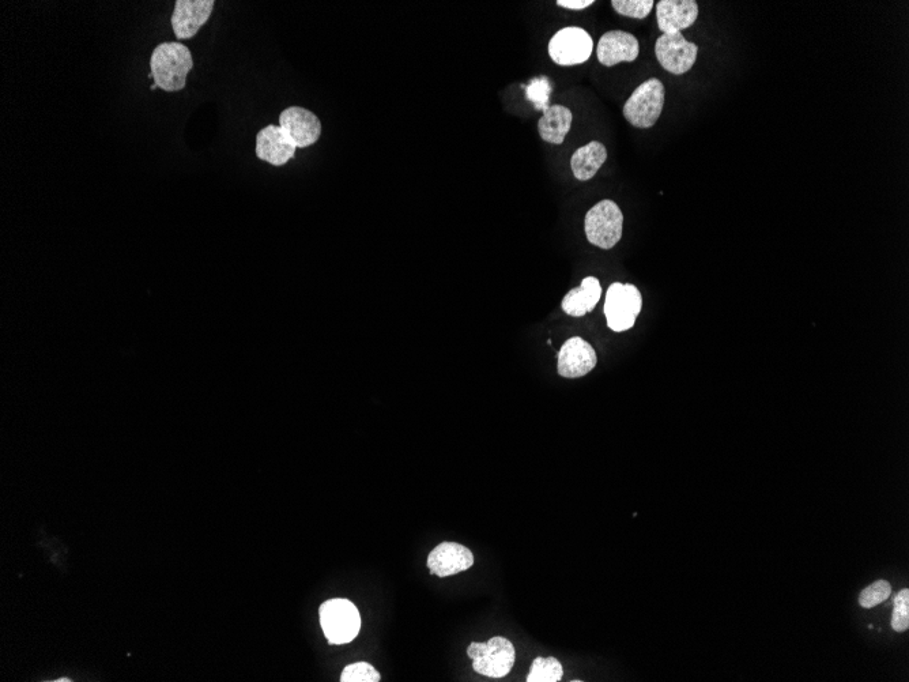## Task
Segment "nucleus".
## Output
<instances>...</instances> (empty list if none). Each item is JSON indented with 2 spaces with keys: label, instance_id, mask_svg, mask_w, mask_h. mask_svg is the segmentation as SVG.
<instances>
[{
  "label": "nucleus",
  "instance_id": "1",
  "mask_svg": "<svg viewBox=\"0 0 909 682\" xmlns=\"http://www.w3.org/2000/svg\"><path fill=\"white\" fill-rule=\"evenodd\" d=\"M194 69L190 48L177 41L158 44L150 56V74L162 92H181L187 85L188 74Z\"/></svg>",
  "mask_w": 909,
  "mask_h": 682
},
{
  "label": "nucleus",
  "instance_id": "2",
  "mask_svg": "<svg viewBox=\"0 0 909 682\" xmlns=\"http://www.w3.org/2000/svg\"><path fill=\"white\" fill-rule=\"evenodd\" d=\"M320 625L328 644H347L357 638L361 617L356 605L347 599L335 598L324 602L319 609Z\"/></svg>",
  "mask_w": 909,
  "mask_h": 682
},
{
  "label": "nucleus",
  "instance_id": "3",
  "mask_svg": "<svg viewBox=\"0 0 909 682\" xmlns=\"http://www.w3.org/2000/svg\"><path fill=\"white\" fill-rule=\"evenodd\" d=\"M584 231L592 246L611 250L620 243L624 231V214L616 202L605 199L588 211Z\"/></svg>",
  "mask_w": 909,
  "mask_h": 682
},
{
  "label": "nucleus",
  "instance_id": "4",
  "mask_svg": "<svg viewBox=\"0 0 909 682\" xmlns=\"http://www.w3.org/2000/svg\"><path fill=\"white\" fill-rule=\"evenodd\" d=\"M665 85L651 78L633 92L624 105L626 122L636 128H651L658 122L665 107Z\"/></svg>",
  "mask_w": 909,
  "mask_h": 682
},
{
  "label": "nucleus",
  "instance_id": "5",
  "mask_svg": "<svg viewBox=\"0 0 909 682\" xmlns=\"http://www.w3.org/2000/svg\"><path fill=\"white\" fill-rule=\"evenodd\" d=\"M467 655L473 659V668L481 676L503 678L515 665V647L508 639L496 636L488 643H471Z\"/></svg>",
  "mask_w": 909,
  "mask_h": 682
},
{
  "label": "nucleus",
  "instance_id": "6",
  "mask_svg": "<svg viewBox=\"0 0 909 682\" xmlns=\"http://www.w3.org/2000/svg\"><path fill=\"white\" fill-rule=\"evenodd\" d=\"M641 308L643 297L635 285L614 282L607 289L605 301L607 326L616 333L632 329Z\"/></svg>",
  "mask_w": 909,
  "mask_h": 682
},
{
  "label": "nucleus",
  "instance_id": "7",
  "mask_svg": "<svg viewBox=\"0 0 909 682\" xmlns=\"http://www.w3.org/2000/svg\"><path fill=\"white\" fill-rule=\"evenodd\" d=\"M594 51V41L586 29L568 26L558 30L549 43V55L558 66L586 63Z\"/></svg>",
  "mask_w": 909,
  "mask_h": 682
},
{
  "label": "nucleus",
  "instance_id": "8",
  "mask_svg": "<svg viewBox=\"0 0 909 682\" xmlns=\"http://www.w3.org/2000/svg\"><path fill=\"white\" fill-rule=\"evenodd\" d=\"M655 55L660 66L674 75L692 70L699 55V47L686 40L682 33L662 35L656 40Z\"/></svg>",
  "mask_w": 909,
  "mask_h": 682
},
{
  "label": "nucleus",
  "instance_id": "9",
  "mask_svg": "<svg viewBox=\"0 0 909 682\" xmlns=\"http://www.w3.org/2000/svg\"><path fill=\"white\" fill-rule=\"evenodd\" d=\"M279 126L297 149H307L322 137V122L303 107H289L279 115Z\"/></svg>",
  "mask_w": 909,
  "mask_h": 682
},
{
  "label": "nucleus",
  "instance_id": "10",
  "mask_svg": "<svg viewBox=\"0 0 909 682\" xmlns=\"http://www.w3.org/2000/svg\"><path fill=\"white\" fill-rule=\"evenodd\" d=\"M214 0H177L171 24L177 40H190L210 20Z\"/></svg>",
  "mask_w": 909,
  "mask_h": 682
},
{
  "label": "nucleus",
  "instance_id": "11",
  "mask_svg": "<svg viewBox=\"0 0 909 682\" xmlns=\"http://www.w3.org/2000/svg\"><path fill=\"white\" fill-rule=\"evenodd\" d=\"M597 364V352L580 337L568 339L558 353V375L563 378H582L597 367Z\"/></svg>",
  "mask_w": 909,
  "mask_h": 682
},
{
  "label": "nucleus",
  "instance_id": "12",
  "mask_svg": "<svg viewBox=\"0 0 909 682\" xmlns=\"http://www.w3.org/2000/svg\"><path fill=\"white\" fill-rule=\"evenodd\" d=\"M296 150L279 124H269L256 135V157L260 161L269 162L273 167H284L296 156Z\"/></svg>",
  "mask_w": 909,
  "mask_h": 682
},
{
  "label": "nucleus",
  "instance_id": "13",
  "mask_svg": "<svg viewBox=\"0 0 909 682\" xmlns=\"http://www.w3.org/2000/svg\"><path fill=\"white\" fill-rule=\"evenodd\" d=\"M428 568L432 575L447 578L470 570L474 564L473 552L458 542H443L429 553Z\"/></svg>",
  "mask_w": 909,
  "mask_h": 682
},
{
  "label": "nucleus",
  "instance_id": "14",
  "mask_svg": "<svg viewBox=\"0 0 909 682\" xmlns=\"http://www.w3.org/2000/svg\"><path fill=\"white\" fill-rule=\"evenodd\" d=\"M640 54L639 40L624 30H610L599 40L598 60L606 67L635 62Z\"/></svg>",
  "mask_w": 909,
  "mask_h": 682
},
{
  "label": "nucleus",
  "instance_id": "15",
  "mask_svg": "<svg viewBox=\"0 0 909 682\" xmlns=\"http://www.w3.org/2000/svg\"><path fill=\"white\" fill-rule=\"evenodd\" d=\"M699 18V5L694 0H660L656 20L662 35L681 33Z\"/></svg>",
  "mask_w": 909,
  "mask_h": 682
},
{
  "label": "nucleus",
  "instance_id": "16",
  "mask_svg": "<svg viewBox=\"0 0 909 682\" xmlns=\"http://www.w3.org/2000/svg\"><path fill=\"white\" fill-rule=\"evenodd\" d=\"M602 296L601 282L595 277H586L579 288L572 289L563 299L565 314L573 318H582L594 311Z\"/></svg>",
  "mask_w": 909,
  "mask_h": 682
},
{
  "label": "nucleus",
  "instance_id": "17",
  "mask_svg": "<svg viewBox=\"0 0 909 682\" xmlns=\"http://www.w3.org/2000/svg\"><path fill=\"white\" fill-rule=\"evenodd\" d=\"M572 120L571 109L564 105H552L543 112L542 118L539 119V135L545 142L561 145L571 130Z\"/></svg>",
  "mask_w": 909,
  "mask_h": 682
},
{
  "label": "nucleus",
  "instance_id": "18",
  "mask_svg": "<svg viewBox=\"0 0 909 682\" xmlns=\"http://www.w3.org/2000/svg\"><path fill=\"white\" fill-rule=\"evenodd\" d=\"M607 160V150L603 143L592 141L583 148L577 149L571 158L573 175L580 182H588L597 175Z\"/></svg>",
  "mask_w": 909,
  "mask_h": 682
},
{
  "label": "nucleus",
  "instance_id": "19",
  "mask_svg": "<svg viewBox=\"0 0 909 682\" xmlns=\"http://www.w3.org/2000/svg\"><path fill=\"white\" fill-rule=\"evenodd\" d=\"M564 676V668L561 665V662L558 659L549 657V658H535L533 666H531L530 674H528V682H558Z\"/></svg>",
  "mask_w": 909,
  "mask_h": 682
},
{
  "label": "nucleus",
  "instance_id": "20",
  "mask_svg": "<svg viewBox=\"0 0 909 682\" xmlns=\"http://www.w3.org/2000/svg\"><path fill=\"white\" fill-rule=\"evenodd\" d=\"M526 88V99L534 105L537 111L545 112L550 107V94L553 92V85L548 77H539L533 79Z\"/></svg>",
  "mask_w": 909,
  "mask_h": 682
},
{
  "label": "nucleus",
  "instance_id": "21",
  "mask_svg": "<svg viewBox=\"0 0 909 682\" xmlns=\"http://www.w3.org/2000/svg\"><path fill=\"white\" fill-rule=\"evenodd\" d=\"M654 0H613L611 6L624 17L644 20L654 9Z\"/></svg>",
  "mask_w": 909,
  "mask_h": 682
},
{
  "label": "nucleus",
  "instance_id": "22",
  "mask_svg": "<svg viewBox=\"0 0 909 682\" xmlns=\"http://www.w3.org/2000/svg\"><path fill=\"white\" fill-rule=\"evenodd\" d=\"M892 594V586L886 580H878L863 590L859 595V604L862 608L871 609L874 606L882 604Z\"/></svg>",
  "mask_w": 909,
  "mask_h": 682
},
{
  "label": "nucleus",
  "instance_id": "23",
  "mask_svg": "<svg viewBox=\"0 0 909 682\" xmlns=\"http://www.w3.org/2000/svg\"><path fill=\"white\" fill-rule=\"evenodd\" d=\"M380 678V673L368 662L346 666L341 674L342 682H379Z\"/></svg>",
  "mask_w": 909,
  "mask_h": 682
},
{
  "label": "nucleus",
  "instance_id": "24",
  "mask_svg": "<svg viewBox=\"0 0 909 682\" xmlns=\"http://www.w3.org/2000/svg\"><path fill=\"white\" fill-rule=\"evenodd\" d=\"M892 628L896 632H905L909 628V590H901L895 598L893 608Z\"/></svg>",
  "mask_w": 909,
  "mask_h": 682
},
{
  "label": "nucleus",
  "instance_id": "25",
  "mask_svg": "<svg viewBox=\"0 0 909 682\" xmlns=\"http://www.w3.org/2000/svg\"><path fill=\"white\" fill-rule=\"evenodd\" d=\"M557 5L569 10H584L594 5V0H558Z\"/></svg>",
  "mask_w": 909,
  "mask_h": 682
},
{
  "label": "nucleus",
  "instance_id": "26",
  "mask_svg": "<svg viewBox=\"0 0 909 682\" xmlns=\"http://www.w3.org/2000/svg\"><path fill=\"white\" fill-rule=\"evenodd\" d=\"M156 89H158V88H157V85H156V84H153V85H152V90H156Z\"/></svg>",
  "mask_w": 909,
  "mask_h": 682
}]
</instances>
